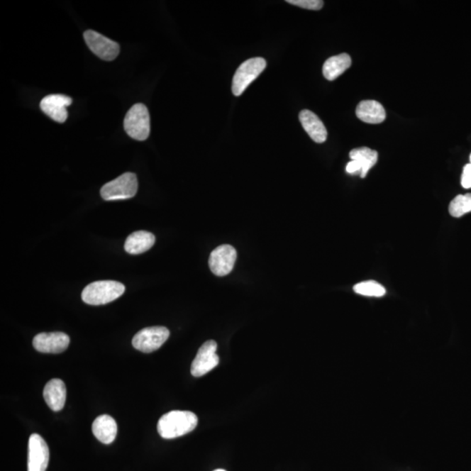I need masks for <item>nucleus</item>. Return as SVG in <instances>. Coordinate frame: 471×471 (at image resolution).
<instances>
[{"instance_id":"8","label":"nucleus","mask_w":471,"mask_h":471,"mask_svg":"<svg viewBox=\"0 0 471 471\" xmlns=\"http://www.w3.org/2000/svg\"><path fill=\"white\" fill-rule=\"evenodd\" d=\"M236 260H237V250L233 246L220 245L212 250L209 258V267L216 276H226L233 271Z\"/></svg>"},{"instance_id":"19","label":"nucleus","mask_w":471,"mask_h":471,"mask_svg":"<svg viewBox=\"0 0 471 471\" xmlns=\"http://www.w3.org/2000/svg\"><path fill=\"white\" fill-rule=\"evenodd\" d=\"M349 155L352 160L360 162L362 166V174L360 176L362 178L367 176L370 170L373 168L378 161L377 151L367 147L357 148V149L351 150Z\"/></svg>"},{"instance_id":"4","label":"nucleus","mask_w":471,"mask_h":471,"mask_svg":"<svg viewBox=\"0 0 471 471\" xmlns=\"http://www.w3.org/2000/svg\"><path fill=\"white\" fill-rule=\"evenodd\" d=\"M138 189V177L127 172L106 184L101 189V196L105 201L126 200L134 197Z\"/></svg>"},{"instance_id":"9","label":"nucleus","mask_w":471,"mask_h":471,"mask_svg":"<svg viewBox=\"0 0 471 471\" xmlns=\"http://www.w3.org/2000/svg\"><path fill=\"white\" fill-rule=\"evenodd\" d=\"M218 344L215 340H208L202 345L192 364V375L201 377L209 373L219 364V357L216 355Z\"/></svg>"},{"instance_id":"7","label":"nucleus","mask_w":471,"mask_h":471,"mask_svg":"<svg viewBox=\"0 0 471 471\" xmlns=\"http://www.w3.org/2000/svg\"><path fill=\"white\" fill-rule=\"evenodd\" d=\"M84 40L90 50L106 62H112L119 55V44L93 30L84 33Z\"/></svg>"},{"instance_id":"23","label":"nucleus","mask_w":471,"mask_h":471,"mask_svg":"<svg viewBox=\"0 0 471 471\" xmlns=\"http://www.w3.org/2000/svg\"><path fill=\"white\" fill-rule=\"evenodd\" d=\"M461 184L465 189H471V165H466L462 170Z\"/></svg>"},{"instance_id":"10","label":"nucleus","mask_w":471,"mask_h":471,"mask_svg":"<svg viewBox=\"0 0 471 471\" xmlns=\"http://www.w3.org/2000/svg\"><path fill=\"white\" fill-rule=\"evenodd\" d=\"M49 462V449L40 435L33 434L28 443V471H45Z\"/></svg>"},{"instance_id":"2","label":"nucleus","mask_w":471,"mask_h":471,"mask_svg":"<svg viewBox=\"0 0 471 471\" xmlns=\"http://www.w3.org/2000/svg\"><path fill=\"white\" fill-rule=\"evenodd\" d=\"M124 292V284L117 281H96L85 287L82 298L87 305L101 306L120 298Z\"/></svg>"},{"instance_id":"11","label":"nucleus","mask_w":471,"mask_h":471,"mask_svg":"<svg viewBox=\"0 0 471 471\" xmlns=\"http://www.w3.org/2000/svg\"><path fill=\"white\" fill-rule=\"evenodd\" d=\"M70 339L62 332L41 333L33 338V345L37 351L45 353H60L67 350Z\"/></svg>"},{"instance_id":"15","label":"nucleus","mask_w":471,"mask_h":471,"mask_svg":"<svg viewBox=\"0 0 471 471\" xmlns=\"http://www.w3.org/2000/svg\"><path fill=\"white\" fill-rule=\"evenodd\" d=\"M356 116L363 123L379 124L386 119V111L379 102L373 100L360 101L357 106Z\"/></svg>"},{"instance_id":"26","label":"nucleus","mask_w":471,"mask_h":471,"mask_svg":"<svg viewBox=\"0 0 471 471\" xmlns=\"http://www.w3.org/2000/svg\"><path fill=\"white\" fill-rule=\"evenodd\" d=\"M470 165H471V155H470Z\"/></svg>"},{"instance_id":"21","label":"nucleus","mask_w":471,"mask_h":471,"mask_svg":"<svg viewBox=\"0 0 471 471\" xmlns=\"http://www.w3.org/2000/svg\"><path fill=\"white\" fill-rule=\"evenodd\" d=\"M449 211L454 218H461L471 212V193L455 196L450 204Z\"/></svg>"},{"instance_id":"5","label":"nucleus","mask_w":471,"mask_h":471,"mask_svg":"<svg viewBox=\"0 0 471 471\" xmlns=\"http://www.w3.org/2000/svg\"><path fill=\"white\" fill-rule=\"evenodd\" d=\"M267 67V62L263 58H253L245 60L236 71L233 81V93L240 96Z\"/></svg>"},{"instance_id":"1","label":"nucleus","mask_w":471,"mask_h":471,"mask_svg":"<svg viewBox=\"0 0 471 471\" xmlns=\"http://www.w3.org/2000/svg\"><path fill=\"white\" fill-rule=\"evenodd\" d=\"M199 419L191 411L173 410L163 415L157 423L159 435L165 439H174L189 434L196 427Z\"/></svg>"},{"instance_id":"6","label":"nucleus","mask_w":471,"mask_h":471,"mask_svg":"<svg viewBox=\"0 0 471 471\" xmlns=\"http://www.w3.org/2000/svg\"><path fill=\"white\" fill-rule=\"evenodd\" d=\"M169 337V329L165 326H150L136 333L133 338L132 345L138 350L149 353L158 350Z\"/></svg>"},{"instance_id":"13","label":"nucleus","mask_w":471,"mask_h":471,"mask_svg":"<svg viewBox=\"0 0 471 471\" xmlns=\"http://www.w3.org/2000/svg\"><path fill=\"white\" fill-rule=\"evenodd\" d=\"M299 121L305 131L315 143H323L328 139V131L324 123L314 112L307 109L302 110L299 113Z\"/></svg>"},{"instance_id":"17","label":"nucleus","mask_w":471,"mask_h":471,"mask_svg":"<svg viewBox=\"0 0 471 471\" xmlns=\"http://www.w3.org/2000/svg\"><path fill=\"white\" fill-rule=\"evenodd\" d=\"M155 242V236L149 231H139L128 236L125 242V250L132 255H138L149 250Z\"/></svg>"},{"instance_id":"25","label":"nucleus","mask_w":471,"mask_h":471,"mask_svg":"<svg viewBox=\"0 0 471 471\" xmlns=\"http://www.w3.org/2000/svg\"><path fill=\"white\" fill-rule=\"evenodd\" d=\"M214 471H226L225 470H216Z\"/></svg>"},{"instance_id":"18","label":"nucleus","mask_w":471,"mask_h":471,"mask_svg":"<svg viewBox=\"0 0 471 471\" xmlns=\"http://www.w3.org/2000/svg\"><path fill=\"white\" fill-rule=\"evenodd\" d=\"M351 57L348 54L333 56L326 60L323 66V75L328 81H334L351 67Z\"/></svg>"},{"instance_id":"3","label":"nucleus","mask_w":471,"mask_h":471,"mask_svg":"<svg viewBox=\"0 0 471 471\" xmlns=\"http://www.w3.org/2000/svg\"><path fill=\"white\" fill-rule=\"evenodd\" d=\"M124 129L131 138L145 140L150 134V116L145 105L138 104L128 110L124 119Z\"/></svg>"},{"instance_id":"20","label":"nucleus","mask_w":471,"mask_h":471,"mask_svg":"<svg viewBox=\"0 0 471 471\" xmlns=\"http://www.w3.org/2000/svg\"><path fill=\"white\" fill-rule=\"evenodd\" d=\"M353 291L357 294L367 296V297L379 298L386 294L385 287L375 280L363 281V282L356 284L353 287Z\"/></svg>"},{"instance_id":"24","label":"nucleus","mask_w":471,"mask_h":471,"mask_svg":"<svg viewBox=\"0 0 471 471\" xmlns=\"http://www.w3.org/2000/svg\"><path fill=\"white\" fill-rule=\"evenodd\" d=\"M345 170H347L348 174H359L360 177L362 174V166L360 165V162L352 160L348 163L347 167H345Z\"/></svg>"},{"instance_id":"22","label":"nucleus","mask_w":471,"mask_h":471,"mask_svg":"<svg viewBox=\"0 0 471 471\" xmlns=\"http://www.w3.org/2000/svg\"><path fill=\"white\" fill-rule=\"evenodd\" d=\"M287 2L301 9L314 11L321 10L324 6V2L321 0H287Z\"/></svg>"},{"instance_id":"16","label":"nucleus","mask_w":471,"mask_h":471,"mask_svg":"<svg viewBox=\"0 0 471 471\" xmlns=\"http://www.w3.org/2000/svg\"><path fill=\"white\" fill-rule=\"evenodd\" d=\"M92 431L94 436L102 443H112L117 435L116 421L109 415L98 416L93 423Z\"/></svg>"},{"instance_id":"14","label":"nucleus","mask_w":471,"mask_h":471,"mask_svg":"<svg viewBox=\"0 0 471 471\" xmlns=\"http://www.w3.org/2000/svg\"><path fill=\"white\" fill-rule=\"evenodd\" d=\"M43 397L52 411H60L66 404V385L60 379H52L45 386Z\"/></svg>"},{"instance_id":"12","label":"nucleus","mask_w":471,"mask_h":471,"mask_svg":"<svg viewBox=\"0 0 471 471\" xmlns=\"http://www.w3.org/2000/svg\"><path fill=\"white\" fill-rule=\"evenodd\" d=\"M72 102L73 100L64 94H49L40 101V109L51 119L63 123L68 116L67 108Z\"/></svg>"}]
</instances>
